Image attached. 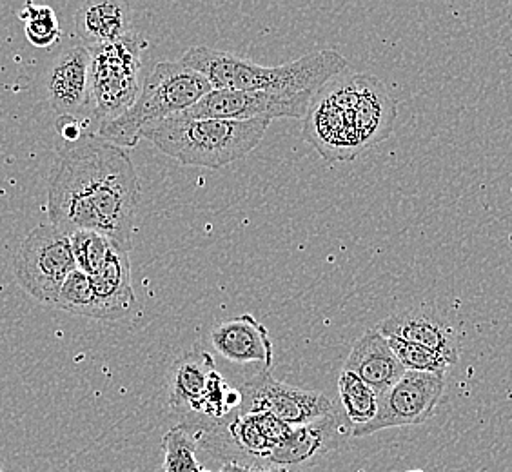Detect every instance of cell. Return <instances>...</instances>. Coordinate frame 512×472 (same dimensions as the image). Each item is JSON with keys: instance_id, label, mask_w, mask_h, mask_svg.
Masks as SVG:
<instances>
[{"instance_id": "1", "label": "cell", "mask_w": 512, "mask_h": 472, "mask_svg": "<svg viewBox=\"0 0 512 472\" xmlns=\"http://www.w3.org/2000/svg\"><path fill=\"white\" fill-rule=\"evenodd\" d=\"M138 206L140 180L133 160L99 135H84L53 162L48 215L64 235L95 231L129 253Z\"/></svg>"}, {"instance_id": "2", "label": "cell", "mask_w": 512, "mask_h": 472, "mask_svg": "<svg viewBox=\"0 0 512 472\" xmlns=\"http://www.w3.org/2000/svg\"><path fill=\"white\" fill-rule=\"evenodd\" d=\"M398 104L371 73H342L316 93L302 138L331 162H351L391 137Z\"/></svg>"}, {"instance_id": "3", "label": "cell", "mask_w": 512, "mask_h": 472, "mask_svg": "<svg viewBox=\"0 0 512 472\" xmlns=\"http://www.w3.org/2000/svg\"><path fill=\"white\" fill-rule=\"evenodd\" d=\"M180 62L200 73L213 89L271 91L286 95L318 93L349 66L344 55L336 50L313 51L282 66H260L209 46L189 48Z\"/></svg>"}, {"instance_id": "4", "label": "cell", "mask_w": 512, "mask_h": 472, "mask_svg": "<svg viewBox=\"0 0 512 472\" xmlns=\"http://www.w3.org/2000/svg\"><path fill=\"white\" fill-rule=\"evenodd\" d=\"M271 122L269 118L238 122L180 113L151 124L142 131V138L184 166L220 169L258 148Z\"/></svg>"}, {"instance_id": "5", "label": "cell", "mask_w": 512, "mask_h": 472, "mask_svg": "<svg viewBox=\"0 0 512 472\" xmlns=\"http://www.w3.org/2000/svg\"><path fill=\"white\" fill-rule=\"evenodd\" d=\"M211 91V84L180 60L158 62L144 80L137 102L120 117L100 122L99 137L122 149L135 148L144 129L195 108Z\"/></svg>"}, {"instance_id": "6", "label": "cell", "mask_w": 512, "mask_h": 472, "mask_svg": "<svg viewBox=\"0 0 512 472\" xmlns=\"http://www.w3.org/2000/svg\"><path fill=\"white\" fill-rule=\"evenodd\" d=\"M91 111L100 122L128 111L140 95L142 53L137 35L91 48Z\"/></svg>"}, {"instance_id": "7", "label": "cell", "mask_w": 512, "mask_h": 472, "mask_svg": "<svg viewBox=\"0 0 512 472\" xmlns=\"http://www.w3.org/2000/svg\"><path fill=\"white\" fill-rule=\"evenodd\" d=\"M75 269L69 236L51 224L35 227L15 255L17 282L42 304L55 305L60 287Z\"/></svg>"}, {"instance_id": "8", "label": "cell", "mask_w": 512, "mask_h": 472, "mask_svg": "<svg viewBox=\"0 0 512 472\" xmlns=\"http://www.w3.org/2000/svg\"><path fill=\"white\" fill-rule=\"evenodd\" d=\"M240 393V411L269 413L291 427L307 425L340 411L335 400L322 391H306L278 382L267 369L242 385Z\"/></svg>"}, {"instance_id": "9", "label": "cell", "mask_w": 512, "mask_h": 472, "mask_svg": "<svg viewBox=\"0 0 512 472\" xmlns=\"http://www.w3.org/2000/svg\"><path fill=\"white\" fill-rule=\"evenodd\" d=\"M445 391L444 374L407 373L380 398L375 420L353 429L355 438H365L394 427L422 425L433 416Z\"/></svg>"}, {"instance_id": "10", "label": "cell", "mask_w": 512, "mask_h": 472, "mask_svg": "<svg viewBox=\"0 0 512 472\" xmlns=\"http://www.w3.org/2000/svg\"><path fill=\"white\" fill-rule=\"evenodd\" d=\"M316 93H271V91H226L213 89L186 115L220 120H256V118H304Z\"/></svg>"}, {"instance_id": "11", "label": "cell", "mask_w": 512, "mask_h": 472, "mask_svg": "<svg viewBox=\"0 0 512 472\" xmlns=\"http://www.w3.org/2000/svg\"><path fill=\"white\" fill-rule=\"evenodd\" d=\"M353 434L342 409L307 425L293 427L267 460L269 469H307L342 449Z\"/></svg>"}, {"instance_id": "12", "label": "cell", "mask_w": 512, "mask_h": 472, "mask_svg": "<svg viewBox=\"0 0 512 472\" xmlns=\"http://www.w3.org/2000/svg\"><path fill=\"white\" fill-rule=\"evenodd\" d=\"M44 89L50 108L59 117H93L91 55L84 44L60 51L46 71Z\"/></svg>"}, {"instance_id": "13", "label": "cell", "mask_w": 512, "mask_h": 472, "mask_svg": "<svg viewBox=\"0 0 512 472\" xmlns=\"http://www.w3.org/2000/svg\"><path fill=\"white\" fill-rule=\"evenodd\" d=\"M376 331L385 338H398L440 354L449 364H458L460 338L453 325L433 307H411L382 320Z\"/></svg>"}, {"instance_id": "14", "label": "cell", "mask_w": 512, "mask_h": 472, "mask_svg": "<svg viewBox=\"0 0 512 472\" xmlns=\"http://www.w3.org/2000/svg\"><path fill=\"white\" fill-rule=\"evenodd\" d=\"M89 278L93 287L91 318L115 322L133 309L135 293L131 284V264L126 251L113 246L99 271Z\"/></svg>"}, {"instance_id": "15", "label": "cell", "mask_w": 512, "mask_h": 472, "mask_svg": "<svg viewBox=\"0 0 512 472\" xmlns=\"http://www.w3.org/2000/svg\"><path fill=\"white\" fill-rule=\"evenodd\" d=\"M211 344L233 364L273 365V340L264 324L251 315L224 320L211 331Z\"/></svg>"}, {"instance_id": "16", "label": "cell", "mask_w": 512, "mask_h": 472, "mask_svg": "<svg viewBox=\"0 0 512 472\" xmlns=\"http://www.w3.org/2000/svg\"><path fill=\"white\" fill-rule=\"evenodd\" d=\"M344 369L371 385L380 398L407 373L404 365L394 356L387 338L376 329H367L356 340L345 360Z\"/></svg>"}, {"instance_id": "17", "label": "cell", "mask_w": 512, "mask_h": 472, "mask_svg": "<svg viewBox=\"0 0 512 472\" xmlns=\"http://www.w3.org/2000/svg\"><path fill=\"white\" fill-rule=\"evenodd\" d=\"M215 371V360L204 347H195L182 354L171 365L168 376V404L182 422L197 411L198 402L206 391L209 376Z\"/></svg>"}, {"instance_id": "18", "label": "cell", "mask_w": 512, "mask_h": 472, "mask_svg": "<svg viewBox=\"0 0 512 472\" xmlns=\"http://www.w3.org/2000/svg\"><path fill=\"white\" fill-rule=\"evenodd\" d=\"M75 30L91 50L128 37L131 8L122 0H88L75 13Z\"/></svg>"}, {"instance_id": "19", "label": "cell", "mask_w": 512, "mask_h": 472, "mask_svg": "<svg viewBox=\"0 0 512 472\" xmlns=\"http://www.w3.org/2000/svg\"><path fill=\"white\" fill-rule=\"evenodd\" d=\"M338 394L342 402L340 409L353 429L375 420L380 407V394L355 373L342 369L338 378Z\"/></svg>"}, {"instance_id": "20", "label": "cell", "mask_w": 512, "mask_h": 472, "mask_svg": "<svg viewBox=\"0 0 512 472\" xmlns=\"http://www.w3.org/2000/svg\"><path fill=\"white\" fill-rule=\"evenodd\" d=\"M198 442L186 427L177 425L169 429L162 438V471L164 472H198L202 465L197 460Z\"/></svg>"}, {"instance_id": "21", "label": "cell", "mask_w": 512, "mask_h": 472, "mask_svg": "<svg viewBox=\"0 0 512 472\" xmlns=\"http://www.w3.org/2000/svg\"><path fill=\"white\" fill-rule=\"evenodd\" d=\"M69 244L77 269L89 276L99 271L104 260L108 258L109 251L113 249V242L95 231H77L69 235Z\"/></svg>"}, {"instance_id": "22", "label": "cell", "mask_w": 512, "mask_h": 472, "mask_svg": "<svg viewBox=\"0 0 512 472\" xmlns=\"http://www.w3.org/2000/svg\"><path fill=\"white\" fill-rule=\"evenodd\" d=\"M20 19L24 20L26 37L37 48H50L60 39L59 19L50 6H39L28 2L20 11Z\"/></svg>"}, {"instance_id": "23", "label": "cell", "mask_w": 512, "mask_h": 472, "mask_svg": "<svg viewBox=\"0 0 512 472\" xmlns=\"http://www.w3.org/2000/svg\"><path fill=\"white\" fill-rule=\"evenodd\" d=\"M389 347L393 349L394 356L400 360V364L404 365L405 371H416V373H447L449 364L440 354L433 353L420 345L409 344L398 338H387Z\"/></svg>"}, {"instance_id": "24", "label": "cell", "mask_w": 512, "mask_h": 472, "mask_svg": "<svg viewBox=\"0 0 512 472\" xmlns=\"http://www.w3.org/2000/svg\"><path fill=\"white\" fill-rule=\"evenodd\" d=\"M55 307L68 311L71 315L88 316L93 311V287L91 278L80 269H75L66 278L64 286L60 287L59 296L55 300Z\"/></svg>"}, {"instance_id": "25", "label": "cell", "mask_w": 512, "mask_h": 472, "mask_svg": "<svg viewBox=\"0 0 512 472\" xmlns=\"http://www.w3.org/2000/svg\"><path fill=\"white\" fill-rule=\"evenodd\" d=\"M57 129H59L60 137L64 138L68 144H75L84 137L79 118L59 117Z\"/></svg>"}, {"instance_id": "26", "label": "cell", "mask_w": 512, "mask_h": 472, "mask_svg": "<svg viewBox=\"0 0 512 472\" xmlns=\"http://www.w3.org/2000/svg\"><path fill=\"white\" fill-rule=\"evenodd\" d=\"M198 472H211L207 469H200ZM218 472H289L286 469H253V467H246V465H240V463L226 462L222 465V469Z\"/></svg>"}, {"instance_id": "27", "label": "cell", "mask_w": 512, "mask_h": 472, "mask_svg": "<svg viewBox=\"0 0 512 472\" xmlns=\"http://www.w3.org/2000/svg\"><path fill=\"white\" fill-rule=\"evenodd\" d=\"M407 472H424V471H420V469H413V471H407Z\"/></svg>"}, {"instance_id": "28", "label": "cell", "mask_w": 512, "mask_h": 472, "mask_svg": "<svg viewBox=\"0 0 512 472\" xmlns=\"http://www.w3.org/2000/svg\"><path fill=\"white\" fill-rule=\"evenodd\" d=\"M0 472H4V471H2V467H0Z\"/></svg>"}]
</instances>
